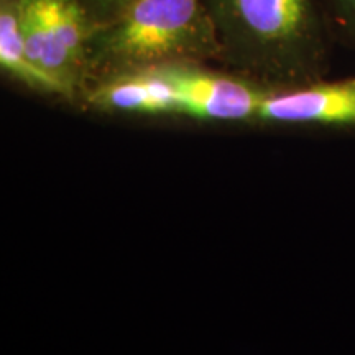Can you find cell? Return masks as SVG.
I'll return each instance as SVG.
<instances>
[{"label":"cell","mask_w":355,"mask_h":355,"mask_svg":"<svg viewBox=\"0 0 355 355\" xmlns=\"http://www.w3.org/2000/svg\"><path fill=\"white\" fill-rule=\"evenodd\" d=\"M230 73L270 91L324 81L334 40L326 0H202Z\"/></svg>","instance_id":"6da1fadb"},{"label":"cell","mask_w":355,"mask_h":355,"mask_svg":"<svg viewBox=\"0 0 355 355\" xmlns=\"http://www.w3.org/2000/svg\"><path fill=\"white\" fill-rule=\"evenodd\" d=\"M211 60H219V44L202 0H137L91 33L89 84L127 71Z\"/></svg>","instance_id":"7a4b0ae2"},{"label":"cell","mask_w":355,"mask_h":355,"mask_svg":"<svg viewBox=\"0 0 355 355\" xmlns=\"http://www.w3.org/2000/svg\"><path fill=\"white\" fill-rule=\"evenodd\" d=\"M19 17L30 60L63 87L66 101L81 104L94 28L79 0H19Z\"/></svg>","instance_id":"3957f363"},{"label":"cell","mask_w":355,"mask_h":355,"mask_svg":"<svg viewBox=\"0 0 355 355\" xmlns=\"http://www.w3.org/2000/svg\"><path fill=\"white\" fill-rule=\"evenodd\" d=\"M204 64L181 61L158 66L175 89L178 115L202 122L257 121L270 89Z\"/></svg>","instance_id":"277c9868"},{"label":"cell","mask_w":355,"mask_h":355,"mask_svg":"<svg viewBox=\"0 0 355 355\" xmlns=\"http://www.w3.org/2000/svg\"><path fill=\"white\" fill-rule=\"evenodd\" d=\"M257 122L278 125H355V78L270 91L261 102Z\"/></svg>","instance_id":"5b68a950"},{"label":"cell","mask_w":355,"mask_h":355,"mask_svg":"<svg viewBox=\"0 0 355 355\" xmlns=\"http://www.w3.org/2000/svg\"><path fill=\"white\" fill-rule=\"evenodd\" d=\"M81 104L109 114L178 115L175 89L158 66L97 79L89 84Z\"/></svg>","instance_id":"8992f818"},{"label":"cell","mask_w":355,"mask_h":355,"mask_svg":"<svg viewBox=\"0 0 355 355\" xmlns=\"http://www.w3.org/2000/svg\"><path fill=\"white\" fill-rule=\"evenodd\" d=\"M0 68L30 91L66 101L63 87L30 60L20 28L19 0H0Z\"/></svg>","instance_id":"52a82bcc"},{"label":"cell","mask_w":355,"mask_h":355,"mask_svg":"<svg viewBox=\"0 0 355 355\" xmlns=\"http://www.w3.org/2000/svg\"><path fill=\"white\" fill-rule=\"evenodd\" d=\"M137 0H79L92 28H99L117 20Z\"/></svg>","instance_id":"ba28073f"},{"label":"cell","mask_w":355,"mask_h":355,"mask_svg":"<svg viewBox=\"0 0 355 355\" xmlns=\"http://www.w3.org/2000/svg\"><path fill=\"white\" fill-rule=\"evenodd\" d=\"M334 37L355 46V0H326Z\"/></svg>","instance_id":"9c48e42d"}]
</instances>
